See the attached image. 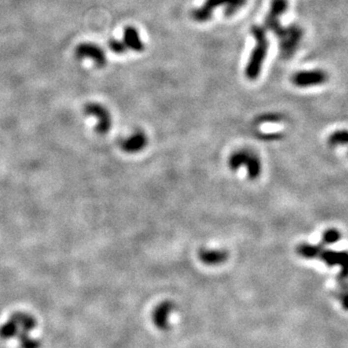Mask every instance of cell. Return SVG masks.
Instances as JSON below:
<instances>
[{
    "mask_svg": "<svg viewBox=\"0 0 348 348\" xmlns=\"http://www.w3.org/2000/svg\"><path fill=\"white\" fill-rule=\"evenodd\" d=\"M202 260L208 264H217L225 261V254L220 251H206L202 253Z\"/></svg>",
    "mask_w": 348,
    "mask_h": 348,
    "instance_id": "obj_13",
    "label": "cell"
},
{
    "mask_svg": "<svg viewBox=\"0 0 348 348\" xmlns=\"http://www.w3.org/2000/svg\"><path fill=\"white\" fill-rule=\"evenodd\" d=\"M246 2L247 0H206L203 6L193 12V18L199 23H205L211 20L214 11L221 6H226L225 13L227 16H232L240 10Z\"/></svg>",
    "mask_w": 348,
    "mask_h": 348,
    "instance_id": "obj_3",
    "label": "cell"
},
{
    "mask_svg": "<svg viewBox=\"0 0 348 348\" xmlns=\"http://www.w3.org/2000/svg\"><path fill=\"white\" fill-rule=\"evenodd\" d=\"M123 43L126 48L136 53H142L145 49V43L143 42L138 29L134 27H127L123 31Z\"/></svg>",
    "mask_w": 348,
    "mask_h": 348,
    "instance_id": "obj_9",
    "label": "cell"
},
{
    "mask_svg": "<svg viewBox=\"0 0 348 348\" xmlns=\"http://www.w3.org/2000/svg\"><path fill=\"white\" fill-rule=\"evenodd\" d=\"M289 0H272L265 19V29L273 32L279 40L282 55L289 58L294 55L303 38V29L296 25L283 27L280 18L287 12Z\"/></svg>",
    "mask_w": 348,
    "mask_h": 348,
    "instance_id": "obj_1",
    "label": "cell"
},
{
    "mask_svg": "<svg viewBox=\"0 0 348 348\" xmlns=\"http://www.w3.org/2000/svg\"><path fill=\"white\" fill-rule=\"evenodd\" d=\"M17 337L19 338L21 348H41V342L37 339L31 338L29 335V332L20 330Z\"/></svg>",
    "mask_w": 348,
    "mask_h": 348,
    "instance_id": "obj_12",
    "label": "cell"
},
{
    "mask_svg": "<svg viewBox=\"0 0 348 348\" xmlns=\"http://www.w3.org/2000/svg\"><path fill=\"white\" fill-rule=\"evenodd\" d=\"M85 115L96 119L95 131L97 134L104 136L110 133L113 127V117L110 111L99 103H88L84 109Z\"/></svg>",
    "mask_w": 348,
    "mask_h": 348,
    "instance_id": "obj_4",
    "label": "cell"
},
{
    "mask_svg": "<svg viewBox=\"0 0 348 348\" xmlns=\"http://www.w3.org/2000/svg\"><path fill=\"white\" fill-rule=\"evenodd\" d=\"M109 47L112 50V52H114L116 55H123L128 50L126 48L125 44L123 43V41L116 40L115 38H113V39H111L109 41Z\"/></svg>",
    "mask_w": 348,
    "mask_h": 348,
    "instance_id": "obj_14",
    "label": "cell"
},
{
    "mask_svg": "<svg viewBox=\"0 0 348 348\" xmlns=\"http://www.w3.org/2000/svg\"><path fill=\"white\" fill-rule=\"evenodd\" d=\"M328 76L322 70L301 71L293 75L292 83L298 87H317L327 82Z\"/></svg>",
    "mask_w": 348,
    "mask_h": 348,
    "instance_id": "obj_7",
    "label": "cell"
},
{
    "mask_svg": "<svg viewBox=\"0 0 348 348\" xmlns=\"http://www.w3.org/2000/svg\"><path fill=\"white\" fill-rule=\"evenodd\" d=\"M20 332V328L18 324L10 319L7 322L0 326V339L2 340H10L17 337Z\"/></svg>",
    "mask_w": 348,
    "mask_h": 348,
    "instance_id": "obj_11",
    "label": "cell"
},
{
    "mask_svg": "<svg viewBox=\"0 0 348 348\" xmlns=\"http://www.w3.org/2000/svg\"><path fill=\"white\" fill-rule=\"evenodd\" d=\"M148 143L147 136L143 131H136L119 142V148L126 154L142 152Z\"/></svg>",
    "mask_w": 348,
    "mask_h": 348,
    "instance_id": "obj_8",
    "label": "cell"
},
{
    "mask_svg": "<svg viewBox=\"0 0 348 348\" xmlns=\"http://www.w3.org/2000/svg\"><path fill=\"white\" fill-rule=\"evenodd\" d=\"M348 139V134L346 131H342V132H337L336 134H334L331 137V142L336 145V144H345L347 142Z\"/></svg>",
    "mask_w": 348,
    "mask_h": 348,
    "instance_id": "obj_15",
    "label": "cell"
},
{
    "mask_svg": "<svg viewBox=\"0 0 348 348\" xmlns=\"http://www.w3.org/2000/svg\"><path fill=\"white\" fill-rule=\"evenodd\" d=\"M251 31L255 38L256 46L246 66L245 75L248 80L256 81L261 75L262 66L267 57L269 42L266 34V29H263L262 27L254 26Z\"/></svg>",
    "mask_w": 348,
    "mask_h": 348,
    "instance_id": "obj_2",
    "label": "cell"
},
{
    "mask_svg": "<svg viewBox=\"0 0 348 348\" xmlns=\"http://www.w3.org/2000/svg\"><path fill=\"white\" fill-rule=\"evenodd\" d=\"M75 56L78 59H91L97 67H104L107 65V56L105 51L98 45L93 43L80 44L75 50Z\"/></svg>",
    "mask_w": 348,
    "mask_h": 348,
    "instance_id": "obj_5",
    "label": "cell"
},
{
    "mask_svg": "<svg viewBox=\"0 0 348 348\" xmlns=\"http://www.w3.org/2000/svg\"><path fill=\"white\" fill-rule=\"evenodd\" d=\"M10 319H13L18 324L20 330L25 332L32 331L37 325L36 319H34L33 316L29 315L28 313L17 312L13 314Z\"/></svg>",
    "mask_w": 348,
    "mask_h": 348,
    "instance_id": "obj_10",
    "label": "cell"
},
{
    "mask_svg": "<svg viewBox=\"0 0 348 348\" xmlns=\"http://www.w3.org/2000/svg\"><path fill=\"white\" fill-rule=\"evenodd\" d=\"M232 169L234 170L241 167H248L249 176L251 178L257 177L261 173V162L255 154L249 151H239L235 153L230 161Z\"/></svg>",
    "mask_w": 348,
    "mask_h": 348,
    "instance_id": "obj_6",
    "label": "cell"
}]
</instances>
